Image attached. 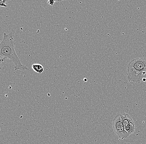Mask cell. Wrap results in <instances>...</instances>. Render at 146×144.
I'll use <instances>...</instances> for the list:
<instances>
[{"label":"cell","instance_id":"1","mask_svg":"<svg viewBox=\"0 0 146 144\" xmlns=\"http://www.w3.org/2000/svg\"><path fill=\"white\" fill-rule=\"evenodd\" d=\"M12 33H4L3 40L0 44V60L4 62L5 59H9L14 65L15 70L25 71L28 70L27 66L23 65L21 60L15 52Z\"/></svg>","mask_w":146,"mask_h":144},{"label":"cell","instance_id":"4","mask_svg":"<svg viewBox=\"0 0 146 144\" xmlns=\"http://www.w3.org/2000/svg\"><path fill=\"white\" fill-rule=\"evenodd\" d=\"M120 115L125 130L129 134H132L135 130L134 120L127 114Z\"/></svg>","mask_w":146,"mask_h":144},{"label":"cell","instance_id":"5","mask_svg":"<svg viewBox=\"0 0 146 144\" xmlns=\"http://www.w3.org/2000/svg\"><path fill=\"white\" fill-rule=\"evenodd\" d=\"M32 68L34 71L39 74H42L44 71L43 66L39 64H33Z\"/></svg>","mask_w":146,"mask_h":144},{"label":"cell","instance_id":"2","mask_svg":"<svg viewBox=\"0 0 146 144\" xmlns=\"http://www.w3.org/2000/svg\"><path fill=\"white\" fill-rule=\"evenodd\" d=\"M127 78L131 82L139 84L146 78V58H137L127 66Z\"/></svg>","mask_w":146,"mask_h":144},{"label":"cell","instance_id":"7","mask_svg":"<svg viewBox=\"0 0 146 144\" xmlns=\"http://www.w3.org/2000/svg\"><path fill=\"white\" fill-rule=\"evenodd\" d=\"M56 1H53V0H50V1H48V4L51 6H53L54 5V3Z\"/></svg>","mask_w":146,"mask_h":144},{"label":"cell","instance_id":"6","mask_svg":"<svg viewBox=\"0 0 146 144\" xmlns=\"http://www.w3.org/2000/svg\"><path fill=\"white\" fill-rule=\"evenodd\" d=\"M5 2H6V1L1 0L0 1V6H2V7H7V5L5 4Z\"/></svg>","mask_w":146,"mask_h":144},{"label":"cell","instance_id":"3","mask_svg":"<svg viewBox=\"0 0 146 144\" xmlns=\"http://www.w3.org/2000/svg\"><path fill=\"white\" fill-rule=\"evenodd\" d=\"M113 127L114 132L120 139H126L130 135V134L125 130L120 114L117 115L114 118Z\"/></svg>","mask_w":146,"mask_h":144}]
</instances>
